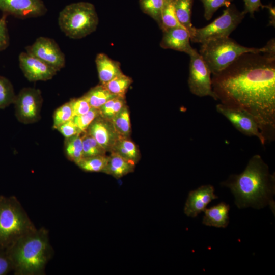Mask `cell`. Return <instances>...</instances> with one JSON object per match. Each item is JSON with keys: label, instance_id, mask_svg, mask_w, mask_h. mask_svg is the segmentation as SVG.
I'll use <instances>...</instances> for the list:
<instances>
[{"label": "cell", "instance_id": "6da1fadb", "mask_svg": "<svg viewBox=\"0 0 275 275\" xmlns=\"http://www.w3.org/2000/svg\"><path fill=\"white\" fill-rule=\"evenodd\" d=\"M264 51L242 54L211 77L217 100L244 111L256 120L267 141L275 135V41Z\"/></svg>", "mask_w": 275, "mask_h": 275}, {"label": "cell", "instance_id": "7a4b0ae2", "mask_svg": "<svg viewBox=\"0 0 275 275\" xmlns=\"http://www.w3.org/2000/svg\"><path fill=\"white\" fill-rule=\"evenodd\" d=\"M221 184L230 189L238 208L260 209L269 205L274 213V175L270 173L260 155L252 156L242 173L231 175Z\"/></svg>", "mask_w": 275, "mask_h": 275}, {"label": "cell", "instance_id": "3957f363", "mask_svg": "<svg viewBox=\"0 0 275 275\" xmlns=\"http://www.w3.org/2000/svg\"><path fill=\"white\" fill-rule=\"evenodd\" d=\"M15 275H41L52 254L49 233L44 228L20 238L6 248Z\"/></svg>", "mask_w": 275, "mask_h": 275}, {"label": "cell", "instance_id": "277c9868", "mask_svg": "<svg viewBox=\"0 0 275 275\" xmlns=\"http://www.w3.org/2000/svg\"><path fill=\"white\" fill-rule=\"evenodd\" d=\"M37 228L16 197H5L0 210V246L7 248Z\"/></svg>", "mask_w": 275, "mask_h": 275}, {"label": "cell", "instance_id": "5b68a950", "mask_svg": "<svg viewBox=\"0 0 275 275\" xmlns=\"http://www.w3.org/2000/svg\"><path fill=\"white\" fill-rule=\"evenodd\" d=\"M268 48V42L261 48L248 47L241 45L229 37H226L202 43L199 53L207 65L211 74L214 75L227 68L242 54L264 51Z\"/></svg>", "mask_w": 275, "mask_h": 275}, {"label": "cell", "instance_id": "8992f818", "mask_svg": "<svg viewBox=\"0 0 275 275\" xmlns=\"http://www.w3.org/2000/svg\"><path fill=\"white\" fill-rule=\"evenodd\" d=\"M99 19L94 5L87 2L73 3L66 6L59 13L60 30L70 38L79 39L94 32Z\"/></svg>", "mask_w": 275, "mask_h": 275}, {"label": "cell", "instance_id": "52a82bcc", "mask_svg": "<svg viewBox=\"0 0 275 275\" xmlns=\"http://www.w3.org/2000/svg\"><path fill=\"white\" fill-rule=\"evenodd\" d=\"M246 14L243 11H239L231 4L223 11L221 16L211 23L203 28H195L190 40L194 43L202 44L209 40L229 37Z\"/></svg>", "mask_w": 275, "mask_h": 275}, {"label": "cell", "instance_id": "ba28073f", "mask_svg": "<svg viewBox=\"0 0 275 275\" xmlns=\"http://www.w3.org/2000/svg\"><path fill=\"white\" fill-rule=\"evenodd\" d=\"M189 56L188 85L190 92L200 97L210 96L217 100L212 90L211 73L207 65L196 49Z\"/></svg>", "mask_w": 275, "mask_h": 275}, {"label": "cell", "instance_id": "9c48e42d", "mask_svg": "<svg viewBox=\"0 0 275 275\" xmlns=\"http://www.w3.org/2000/svg\"><path fill=\"white\" fill-rule=\"evenodd\" d=\"M43 98L41 91L34 88H24L16 95L14 104L17 120L24 124L38 121L41 118Z\"/></svg>", "mask_w": 275, "mask_h": 275}, {"label": "cell", "instance_id": "30bf717a", "mask_svg": "<svg viewBox=\"0 0 275 275\" xmlns=\"http://www.w3.org/2000/svg\"><path fill=\"white\" fill-rule=\"evenodd\" d=\"M216 111L224 116L240 132L247 136L257 137L262 145L266 141L255 119L248 112L221 103L216 105Z\"/></svg>", "mask_w": 275, "mask_h": 275}, {"label": "cell", "instance_id": "8fae6325", "mask_svg": "<svg viewBox=\"0 0 275 275\" xmlns=\"http://www.w3.org/2000/svg\"><path fill=\"white\" fill-rule=\"evenodd\" d=\"M26 52L59 71L65 65V57L58 44L52 39L39 37L31 45L25 48Z\"/></svg>", "mask_w": 275, "mask_h": 275}, {"label": "cell", "instance_id": "7c38bea8", "mask_svg": "<svg viewBox=\"0 0 275 275\" xmlns=\"http://www.w3.org/2000/svg\"><path fill=\"white\" fill-rule=\"evenodd\" d=\"M0 10L7 16L28 19L44 15L47 9L43 0H0Z\"/></svg>", "mask_w": 275, "mask_h": 275}, {"label": "cell", "instance_id": "4fadbf2b", "mask_svg": "<svg viewBox=\"0 0 275 275\" xmlns=\"http://www.w3.org/2000/svg\"><path fill=\"white\" fill-rule=\"evenodd\" d=\"M20 68L30 81L50 80L58 72L40 59L26 52H21L18 56Z\"/></svg>", "mask_w": 275, "mask_h": 275}, {"label": "cell", "instance_id": "5bb4252c", "mask_svg": "<svg viewBox=\"0 0 275 275\" xmlns=\"http://www.w3.org/2000/svg\"><path fill=\"white\" fill-rule=\"evenodd\" d=\"M86 132L92 136L106 152H111L118 140L122 138L112 121L100 115L92 122Z\"/></svg>", "mask_w": 275, "mask_h": 275}, {"label": "cell", "instance_id": "9a60e30c", "mask_svg": "<svg viewBox=\"0 0 275 275\" xmlns=\"http://www.w3.org/2000/svg\"><path fill=\"white\" fill-rule=\"evenodd\" d=\"M214 191V187L210 184L202 185L190 191L185 204L184 213L187 216L196 217L204 211L211 201L218 198Z\"/></svg>", "mask_w": 275, "mask_h": 275}, {"label": "cell", "instance_id": "2e32d148", "mask_svg": "<svg viewBox=\"0 0 275 275\" xmlns=\"http://www.w3.org/2000/svg\"><path fill=\"white\" fill-rule=\"evenodd\" d=\"M161 47L185 52L189 55L194 50L190 44V36L184 28L176 27L162 31Z\"/></svg>", "mask_w": 275, "mask_h": 275}, {"label": "cell", "instance_id": "e0dca14e", "mask_svg": "<svg viewBox=\"0 0 275 275\" xmlns=\"http://www.w3.org/2000/svg\"><path fill=\"white\" fill-rule=\"evenodd\" d=\"M95 63L100 82L105 85L116 76L123 72L120 63L111 59L106 54L100 53L97 54Z\"/></svg>", "mask_w": 275, "mask_h": 275}, {"label": "cell", "instance_id": "ac0fdd59", "mask_svg": "<svg viewBox=\"0 0 275 275\" xmlns=\"http://www.w3.org/2000/svg\"><path fill=\"white\" fill-rule=\"evenodd\" d=\"M230 206L224 202L206 209L203 218V224L217 228H225L229 223Z\"/></svg>", "mask_w": 275, "mask_h": 275}, {"label": "cell", "instance_id": "d6986e66", "mask_svg": "<svg viewBox=\"0 0 275 275\" xmlns=\"http://www.w3.org/2000/svg\"><path fill=\"white\" fill-rule=\"evenodd\" d=\"M135 165L114 152H110L107 163L102 173L119 179L134 171Z\"/></svg>", "mask_w": 275, "mask_h": 275}, {"label": "cell", "instance_id": "ffe728a7", "mask_svg": "<svg viewBox=\"0 0 275 275\" xmlns=\"http://www.w3.org/2000/svg\"><path fill=\"white\" fill-rule=\"evenodd\" d=\"M111 152L116 153L125 160L134 165L138 163L141 158V154L138 147L129 138H121L119 139Z\"/></svg>", "mask_w": 275, "mask_h": 275}, {"label": "cell", "instance_id": "44dd1931", "mask_svg": "<svg viewBox=\"0 0 275 275\" xmlns=\"http://www.w3.org/2000/svg\"><path fill=\"white\" fill-rule=\"evenodd\" d=\"M193 3V0H173L177 19L180 24L188 31L190 38L195 28L191 21Z\"/></svg>", "mask_w": 275, "mask_h": 275}, {"label": "cell", "instance_id": "7402d4cb", "mask_svg": "<svg viewBox=\"0 0 275 275\" xmlns=\"http://www.w3.org/2000/svg\"><path fill=\"white\" fill-rule=\"evenodd\" d=\"M91 107L99 109L105 103L117 96L111 93L103 85L90 89L83 95Z\"/></svg>", "mask_w": 275, "mask_h": 275}, {"label": "cell", "instance_id": "603a6c76", "mask_svg": "<svg viewBox=\"0 0 275 275\" xmlns=\"http://www.w3.org/2000/svg\"><path fill=\"white\" fill-rule=\"evenodd\" d=\"M64 152L67 159L76 164L83 158L82 133L65 138Z\"/></svg>", "mask_w": 275, "mask_h": 275}, {"label": "cell", "instance_id": "cb8c5ba5", "mask_svg": "<svg viewBox=\"0 0 275 275\" xmlns=\"http://www.w3.org/2000/svg\"><path fill=\"white\" fill-rule=\"evenodd\" d=\"M111 121L121 137H130L131 133V126L130 112L126 104L114 116Z\"/></svg>", "mask_w": 275, "mask_h": 275}, {"label": "cell", "instance_id": "d4e9b609", "mask_svg": "<svg viewBox=\"0 0 275 275\" xmlns=\"http://www.w3.org/2000/svg\"><path fill=\"white\" fill-rule=\"evenodd\" d=\"M132 82L133 80L130 77L122 73L103 85L114 95L125 97L126 93Z\"/></svg>", "mask_w": 275, "mask_h": 275}, {"label": "cell", "instance_id": "484cf974", "mask_svg": "<svg viewBox=\"0 0 275 275\" xmlns=\"http://www.w3.org/2000/svg\"><path fill=\"white\" fill-rule=\"evenodd\" d=\"M176 27L184 28L177 19L174 7L173 0H166L161 13L160 28L163 31L168 29Z\"/></svg>", "mask_w": 275, "mask_h": 275}, {"label": "cell", "instance_id": "4316f807", "mask_svg": "<svg viewBox=\"0 0 275 275\" xmlns=\"http://www.w3.org/2000/svg\"><path fill=\"white\" fill-rule=\"evenodd\" d=\"M108 156L99 155L83 158L76 165L89 172H103L108 161Z\"/></svg>", "mask_w": 275, "mask_h": 275}, {"label": "cell", "instance_id": "83f0119b", "mask_svg": "<svg viewBox=\"0 0 275 275\" xmlns=\"http://www.w3.org/2000/svg\"><path fill=\"white\" fill-rule=\"evenodd\" d=\"M166 0H139L143 12L154 19L160 28L161 13Z\"/></svg>", "mask_w": 275, "mask_h": 275}, {"label": "cell", "instance_id": "f1b7e54d", "mask_svg": "<svg viewBox=\"0 0 275 275\" xmlns=\"http://www.w3.org/2000/svg\"><path fill=\"white\" fill-rule=\"evenodd\" d=\"M83 158L106 155V151L86 132L82 133Z\"/></svg>", "mask_w": 275, "mask_h": 275}, {"label": "cell", "instance_id": "f546056e", "mask_svg": "<svg viewBox=\"0 0 275 275\" xmlns=\"http://www.w3.org/2000/svg\"><path fill=\"white\" fill-rule=\"evenodd\" d=\"M15 97L14 88L10 81L0 75V109L14 103Z\"/></svg>", "mask_w": 275, "mask_h": 275}, {"label": "cell", "instance_id": "4dcf8cb0", "mask_svg": "<svg viewBox=\"0 0 275 275\" xmlns=\"http://www.w3.org/2000/svg\"><path fill=\"white\" fill-rule=\"evenodd\" d=\"M126 104L125 97H115L99 108L100 115L111 121L114 116Z\"/></svg>", "mask_w": 275, "mask_h": 275}, {"label": "cell", "instance_id": "1f68e13d", "mask_svg": "<svg viewBox=\"0 0 275 275\" xmlns=\"http://www.w3.org/2000/svg\"><path fill=\"white\" fill-rule=\"evenodd\" d=\"M74 116L69 101L63 104L57 108L54 112L53 116V128L56 129L62 124L72 120Z\"/></svg>", "mask_w": 275, "mask_h": 275}, {"label": "cell", "instance_id": "d6a6232c", "mask_svg": "<svg viewBox=\"0 0 275 275\" xmlns=\"http://www.w3.org/2000/svg\"><path fill=\"white\" fill-rule=\"evenodd\" d=\"M99 115V109L91 107L87 113L83 115L74 116L72 120L82 132L84 133L86 131L92 122Z\"/></svg>", "mask_w": 275, "mask_h": 275}, {"label": "cell", "instance_id": "836d02e7", "mask_svg": "<svg viewBox=\"0 0 275 275\" xmlns=\"http://www.w3.org/2000/svg\"><path fill=\"white\" fill-rule=\"evenodd\" d=\"M204 7V16L209 20L214 13L221 7H229L233 0H200Z\"/></svg>", "mask_w": 275, "mask_h": 275}, {"label": "cell", "instance_id": "e575fe53", "mask_svg": "<svg viewBox=\"0 0 275 275\" xmlns=\"http://www.w3.org/2000/svg\"><path fill=\"white\" fill-rule=\"evenodd\" d=\"M74 116H79L87 113L91 108L88 101L82 96L69 101Z\"/></svg>", "mask_w": 275, "mask_h": 275}, {"label": "cell", "instance_id": "d590c367", "mask_svg": "<svg viewBox=\"0 0 275 275\" xmlns=\"http://www.w3.org/2000/svg\"><path fill=\"white\" fill-rule=\"evenodd\" d=\"M7 17V15L3 14L0 18V52L5 50L10 44Z\"/></svg>", "mask_w": 275, "mask_h": 275}, {"label": "cell", "instance_id": "8d00e7d4", "mask_svg": "<svg viewBox=\"0 0 275 275\" xmlns=\"http://www.w3.org/2000/svg\"><path fill=\"white\" fill-rule=\"evenodd\" d=\"M56 130H58L65 138L83 133L76 125L72 119L62 124Z\"/></svg>", "mask_w": 275, "mask_h": 275}, {"label": "cell", "instance_id": "74e56055", "mask_svg": "<svg viewBox=\"0 0 275 275\" xmlns=\"http://www.w3.org/2000/svg\"><path fill=\"white\" fill-rule=\"evenodd\" d=\"M13 271L11 261L7 249L0 246V275H5Z\"/></svg>", "mask_w": 275, "mask_h": 275}, {"label": "cell", "instance_id": "f35d334b", "mask_svg": "<svg viewBox=\"0 0 275 275\" xmlns=\"http://www.w3.org/2000/svg\"><path fill=\"white\" fill-rule=\"evenodd\" d=\"M244 9L243 11L246 13H250L253 17L255 12L258 11L260 7L262 6L261 0H243Z\"/></svg>", "mask_w": 275, "mask_h": 275}, {"label": "cell", "instance_id": "ab89813d", "mask_svg": "<svg viewBox=\"0 0 275 275\" xmlns=\"http://www.w3.org/2000/svg\"><path fill=\"white\" fill-rule=\"evenodd\" d=\"M263 8L268 9L269 15V25H271L274 27L275 26V9L274 7L270 5H262L261 7Z\"/></svg>", "mask_w": 275, "mask_h": 275}, {"label": "cell", "instance_id": "60d3db41", "mask_svg": "<svg viewBox=\"0 0 275 275\" xmlns=\"http://www.w3.org/2000/svg\"><path fill=\"white\" fill-rule=\"evenodd\" d=\"M5 196L3 195H0V210L2 208Z\"/></svg>", "mask_w": 275, "mask_h": 275}]
</instances>
